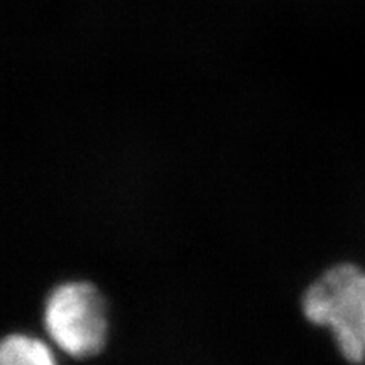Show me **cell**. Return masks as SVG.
<instances>
[{"instance_id": "6da1fadb", "label": "cell", "mask_w": 365, "mask_h": 365, "mask_svg": "<svg viewBox=\"0 0 365 365\" xmlns=\"http://www.w3.org/2000/svg\"><path fill=\"white\" fill-rule=\"evenodd\" d=\"M303 313L327 327L349 362L365 360V271L354 264L327 269L303 294Z\"/></svg>"}, {"instance_id": "3957f363", "label": "cell", "mask_w": 365, "mask_h": 365, "mask_svg": "<svg viewBox=\"0 0 365 365\" xmlns=\"http://www.w3.org/2000/svg\"><path fill=\"white\" fill-rule=\"evenodd\" d=\"M0 365H56V360L44 341L14 333L0 345Z\"/></svg>"}, {"instance_id": "7a4b0ae2", "label": "cell", "mask_w": 365, "mask_h": 365, "mask_svg": "<svg viewBox=\"0 0 365 365\" xmlns=\"http://www.w3.org/2000/svg\"><path fill=\"white\" fill-rule=\"evenodd\" d=\"M43 319L49 339L71 357H93L103 349L105 303L90 282L71 281L54 287L44 303Z\"/></svg>"}]
</instances>
